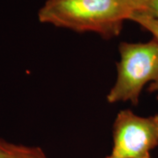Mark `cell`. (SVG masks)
<instances>
[{"instance_id": "ba28073f", "label": "cell", "mask_w": 158, "mask_h": 158, "mask_svg": "<svg viewBox=\"0 0 158 158\" xmlns=\"http://www.w3.org/2000/svg\"><path fill=\"white\" fill-rule=\"evenodd\" d=\"M148 90L149 91H151V92H156V98H157L158 99V80L157 81H156V82H154L152 84H150V86H149V88H148Z\"/></svg>"}, {"instance_id": "9c48e42d", "label": "cell", "mask_w": 158, "mask_h": 158, "mask_svg": "<svg viewBox=\"0 0 158 158\" xmlns=\"http://www.w3.org/2000/svg\"><path fill=\"white\" fill-rule=\"evenodd\" d=\"M106 158H120V157H118V156H113V155H111L110 156H107V157Z\"/></svg>"}, {"instance_id": "6da1fadb", "label": "cell", "mask_w": 158, "mask_h": 158, "mask_svg": "<svg viewBox=\"0 0 158 158\" xmlns=\"http://www.w3.org/2000/svg\"><path fill=\"white\" fill-rule=\"evenodd\" d=\"M131 16L118 0H48L38 12L41 23L92 32L106 39L118 36Z\"/></svg>"}, {"instance_id": "277c9868", "label": "cell", "mask_w": 158, "mask_h": 158, "mask_svg": "<svg viewBox=\"0 0 158 158\" xmlns=\"http://www.w3.org/2000/svg\"><path fill=\"white\" fill-rule=\"evenodd\" d=\"M0 158H48L39 147L18 145L0 139Z\"/></svg>"}, {"instance_id": "7a4b0ae2", "label": "cell", "mask_w": 158, "mask_h": 158, "mask_svg": "<svg viewBox=\"0 0 158 158\" xmlns=\"http://www.w3.org/2000/svg\"><path fill=\"white\" fill-rule=\"evenodd\" d=\"M116 83L109 91V103L130 101L136 105L143 87L158 80V41L122 42Z\"/></svg>"}, {"instance_id": "5b68a950", "label": "cell", "mask_w": 158, "mask_h": 158, "mask_svg": "<svg viewBox=\"0 0 158 158\" xmlns=\"http://www.w3.org/2000/svg\"><path fill=\"white\" fill-rule=\"evenodd\" d=\"M129 20L139 24L141 27L152 34L154 39L158 41V19L144 13H135L130 17Z\"/></svg>"}, {"instance_id": "52a82bcc", "label": "cell", "mask_w": 158, "mask_h": 158, "mask_svg": "<svg viewBox=\"0 0 158 158\" xmlns=\"http://www.w3.org/2000/svg\"><path fill=\"white\" fill-rule=\"evenodd\" d=\"M153 18L158 19V0H152L146 13Z\"/></svg>"}, {"instance_id": "3957f363", "label": "cell", "mask_w": 158, "mask_h": 158, "mask_svg": "<svg viewBox=\"0 0 158 158\" xmlns=\"http://www.w3.org/2000/svg\"><path fill=\"white\" fill-rule=\"evenodd\" d=\"M112 155L120 158H150L158 145V114L138 116L130 110L119 112L113 124Z\"/></svg>"}, {"instance_id": "8992f818", "label": "cell", "mask_w": 158, "mask_h": 158, "mask_svg": "<svg viewBox=\"0 0 158 158\" xmlns=\"http://www.w3.org/2000/svg\"><path fill=\"white\" fill-rule=\"evenodd\" d=\"M118 2L131 11L135 13H146L152 0H118Z\"/></svg>"}]
</instances>
